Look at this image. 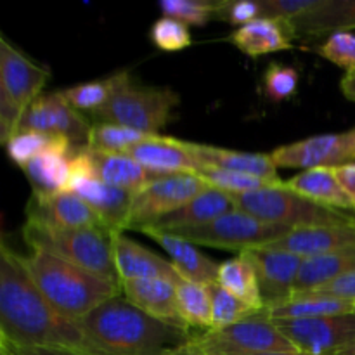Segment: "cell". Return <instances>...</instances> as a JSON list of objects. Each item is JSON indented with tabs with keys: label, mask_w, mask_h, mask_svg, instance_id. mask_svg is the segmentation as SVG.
<instances>
[{
	"label": "cell",
	"mask_w": 355,
	"mask_h": 355,
	"mask_svg": "<svg viewBox=\"0 0 355 355\" xmlns=\"http://www.w3.org/2000/svg\"><path fill=\"white\" fill-rule=\"evenodd\" d=\"M189 149L201 166H217V168L231 170V172L246 173V175L259 177L272 186L284 184V180H281V177L277 175V166L270 155L234 151V149L198 144V142H189Z\"/></svg>",
	"instance_id": "22"
},
{
	"label": "cell",
	"mask_w": 355,
	"mask_h": 355,
	"mask_svg": "<svg viewBox=\"0 0 355 355\" xmlns=\"http://www.w3.org/2000/svg\"><path fill=\"white\" fill-rule=\"evenodd\" d=\"M177 305L180 318L191 331L211 329V293L208 284L182 279L177 284Z\"/></svg>",
	"instance_id": "33"
},
{
	"label": "cell",
	"mask_w": 355,
	"mask_h": 355,
	"mask_svg": "<svg viewBox=\"0 0 355 355\" xmlns=\"http://www.w3.org/2000/svg\"><path fill=\"white\" fill-rule=\"evenodd\" d=\"M333 172H335L336 179L342 184L345 193L350 196V200L355 203V163H347V165L335 166Z\"/></svg>",
	"instance_id": "46"
},
{
	"label": "cell",
	"mask_w": 355,
	"mask_h": 355,
	"mask_svg": "<svg viewBox=\"0 0 355 355\" xmlns=\"http://www.w3.org/2000/svg\"><path fill=\"white\" fill-rule=\"evenodd\" d=\"M343 151H345L347 163H355V127L343 132Z\"/></svg>",
	"instance_id": "47"
},
{
	"label": "cell",
	"mask_w": 355,
	"mask_h": 355,
	"mask_svg": "<svg viewBox=\"0 0 355 355\" xmlns=\"http://www.w3.org/2000/svg\"><path fill=\"white\" fill-rule=\"evenodd\" d=\"M259 279L260 297L267 311L283 307L293 298L304 257L283 250L259 248L250 252Z\"/></svg>",
	"instance_id": "13"
},
{
	"label": "cell",
	"mask_w": 355,
	"mask_h": 355,
	"mask_svg": "<svg viewBox=\"0 0 355 355\" xmlns=\"http://www.w3.org/2000/svg\"><path fill=\"white\" fill-rule=\"evenodd\" d=\"M295 35L300 40H315L324 35L355 28V0H324L307 16L293 21Z\"/></svg>",
	"instance_id": "27"
},
{
	"label": "cell",
	"mask_w": 355,
	"mask_h": 355,
	"mask_svg": "<svg viewBox=\"0 0 355 355\" xmlns=\"http://www.w3.org/2000/svg\"><path fill=\"white\" fill-rule=\"evenodd\" d=\"M248 355H307V354H302V352H274V354H248Z\"/></svg>",
	"instance_id": "49"
},
{
	"label": "cell",
	"mask_w": 355,
	"mask_h": 355,
	"mask_svg": "<svg viewBox=\"0 0 355 355\" xmlns=\"http://www.w3.org/2000/svg\"><path fill=\"white\" fill-rule=\"evenodd\" d=\"M354 314H355V307H354Z\"/></svg>",
	"instance_id": "53"
},
{
	"label": "cell",
	"mask_w": 355,
	"mask_h": 355,
	"mask_svg": "<svg viewBox=\"0 0 355 355\" xmlns=\"http://www.w3.org/2000/svg\"><path fill=\"white\" fill-rule=\"evenodd\" d=\"M135 162L148 170L162 175L172 173H198L201 165L189 149V141L165 137V135H149L144 141L135 144L130 151Z\"/></svg>",
	"instance_id": "19"
},
{
	"label": "cell",
	"mask_w": 355,
	"mask_h": 355,
	"mask_svg": "<svg viewBox=\"0 0 355 355\" xmlns=\"http://www.w3.org/2000/svg\"><path fill=\"white\" fill-rule=\"evenodd\" d=\"M232 200L238 210L246 211L267 224L284 225L291 231L302 227L355 222V215L350 211L314 203L302 194L288 189L286 184L238 194V196H232Z\"/></svg>",
	"instance_id": "6"
},
{
	"label": "cell",
	"mask_w": 355,
	"mask_h": 355,
	"mask_svg": "<svg viewBox=\"0 0 355 355\" xmlns=\"http://www.w3.org/2000/svg\"><path fill=\"white\" fill-rule=\"evenodd\" d=\"M211 186L200 173L163 175L134 194L127 231H144L166 215L189 203Z\"/></svg>",
	"instance_id": "10"
},
{
	"label": "cell",
	"mask_w": 355,
	"mask_h": 355,
	"mask_svg": "<svg viewBox=\"0 0 355 355\" xmlns=\"http://www.w3.org/2000/svg\"><path fill=\"white\" fill-rule=\"evenodd\" d=\"M80 148L89 158L94 179L101 180L107 186L135 194L158 180L159 177H163L162 173L151 172L142 166L127 153H106L90 148V146H80Z\"/></svg>",
	"instance_id": "16"
},
{
	"label": "cell",
	"mask_w": 355,
	"mask_h": 355,
	"mask_svg": "<svg viewBox=\"0 0 355 355\" xmlns=\"http://www.w3.org/2000/svg\"><path fill=\"white\" fill-rule=\"evenodd\" d=\"M227 40L236 45V49H239L243 54L259 58L272 52L290 51L295 47L293 42L297 40V35L291 21L260 17L245 26L236 28Z\"/></svg>",
	"instance_id": "23"
},
{
	"label": "cell",
	"mask_w": 355,
	"mask_h": 355,
	"mask_svg": "<svg viewBox=\"0 0 355 355\" xmlns=\"http://www.w3.org/2000/svg\"><path fill=\"white\" fill-rule=\"evenodd\" d=\"M349 246H355V222L293 229L290 234L266 248L283 250L304 259H312Z\"/></svg>",
	"instance_id": "21"
},
{
	"label": "cell",
	"mask_w": 355,
	"mask_h": 355,
	"mask_svg": "<svg viewBox=\"0 0 355 355\" xmlns=\"http://www.w3.org/2000/svg\"><path fill=\"white\" fill-rule=\"evenodd\" d=\"M208 286H210L211 293V329L238 324V322L255 318L262 312L236 298L234 295L225 291L218 283H211Z\"/></svg>",
	"instance_id": "34"
},
{
	"label": "cell",
	"mask_w": 355,
	"mask_h": 355,
	"mask_svg": "<svg viewBox=\"0 0 355 355\" xmlns=\"http://www.w3.org/2000/svg\"><path fill=\"white\" fill-rule=\"evenodd\" d=\"M0 349H2V347H0ZM2 350H3V349H2ZM3 352H6V350H3ZM6 354H7V352H6ZM7 355H9V354H7Z\"/></svg>",
	"instance_id": "52"
},
{
	"label": "cell",
	"mask_w": 355,
	"mask_h": 355,
	"mask_svg": "<svg viewBox=\"0 0 355 355\" xmlns=\"http://www.w3.org/2000/svg\"><path fill=\"white\" fill-rule=\"evenodd\" d=\"M28 180L35 193H58L66 191L71 180V155L45 153L31 159L24 166Z\"/></svg>",
	"instance_id": "31"
},
{
	"label": "cell",
	"mask_w": 355,
	"mask_h": 355,
	"mask_svg": "<svg viewBox=\"0 0 355 355\" xmlns=\"http://www.w3.org/2000/svg\"><path fill=\"white\" fill-rule=\"evenodd\" d=\"M142 232L155 239L168 253L170 262L182 279L201 284L217 283L220 263L200 252L196 245L170 232L158 231V229H144Z\"/></svg>",
	"instance_id": "24"
},
{
	"label": "cell",
	"mask_w": 355,
	"mask_h": 355,
	"mask_svg": "<svg viewBox=\"0 0 355 355\" xmlns=\"http://www.w3.org/2000/svg\"><path fill=\"white\" fill-rule=\"evenodd\" d=\"M6 148L10 162L16 163L19 168H24L31 159L38 158V156L45 155V153L71 155L76 146H73L68 139L61 137V135H52L37 130H23L17 132L7 142Z\"/></svg>",
	"instance_id": "32"
},
{
	"label": "cell",
	"mask_w": 355,
	"mask_h": 355,
	"mask_svg": "<svg viewBox=\"0 0 355 355\" xmlns=\"http://www.w3.org/2000/svg\"><path fill=\"white\" fill-rule=\"evenodd\" d=\"M324 0H260L262 17L267 19L297 21L318 9Z\"/></svg>",
	"instance_id": "42"
},
{
	"label": "cell",
	"mask_w": 355,
	"mask_h": 355,
	"mask_svg": "<svg viewBox=\"0 0 355 355\" xmlns=\"http://www.w3.org/2000/svg\"><path fill=\"white\" fill-rule=\"evenodd\" d=\"M318 54L345 73L355 71V35L350 31L333 33L318 47Z\"/></svg>",
	"instance_id": "41"
},
{
	"label": "cell",
	"mask_w": 355,
	"mask_h": 355,
	"mask_svg": "<svg viewBox=\"0 0 355 355\" xmlns=\"http://www.w3.org/2000/svg\"><path fill=\"white\" fill-rule=\"evenodd\" d=\"M355 270V246L336 250L321 257L305 259L295 284L293 297L315 290L333 279L347 276Z\"/></svg>",
	"instance_id": "28"
},
{
	"label": "cell",
	"mask_w": 355,
	"mask_h": 355,
	"mask_svg": "<svg viewBox=\"0 0 355 355\" xmlns=\"http://www.w3.org/2000/svg\"><path fill=\"white\" fill-rule=\"evenodd\" d=\"M90 128L92 123L64 99L61 90H58V92L42 94L31 103L26 113L23 114L17 132H45V134L66 137L73 146H87Z\"/></svg>",
	"instance_id": "12"
},
{
	"label": "cell",
	"mask_w": 355,
	"mask_h": 355,
	"mask_svg": "<svg viewBox=\"0 0 355 355\" xmlns=\"http://www.w3.org/2000/svg\"><path fill=\"white\" fill-rule=\"evenodd\" d=\"M291 345L307 355H338L355 343V314L274 321Z\"/></svg>",
	"instance_id": "11"
},
{
	"label": "cell",
	"mask_w": 355,
	"mask_h": 355,
	"mask_svg": "<svg viewBox=\"0 0 355 355\" xmlns=\"http://www.w3.org/2000/svg\"><path fill=\"white\" fill-rule=\"evenodd\" d=\"M151 134L114 123H92L87 146L106 153H128Z\"/></svg>",
	"instance_id": "35"
},
{
	"label": "cell",
	"mask_w": 355,
	"mask_h": 355,
	"mask_svg": "<svg viewBox=\"0 0 355 355\" xmlns=\"http://www.w3.org/2000/svg\"><path fill=\"white\" fill-rule=\"evenodd\" d=\"M120 284L121 295L135 307L158 321L191 331L180 318L175 283L162 277H151V279H127L121 281Z\"/></svg>",
	"instance_id": "18"
},
{
	"label": "cell",
	"mask_w": 355,
	"mask_h": 355,
	"mask_svg": "<svg viewBox=\"0 0 355 355\" xmlns=\"http://www.w3.org/2000/svg\"><path fill=\"white\" fill-rule=\"evenodd\" d=\"M113 80L110 103L94 114L96 123H114L155 135L173 120V110L180 104L175 90L135 82L130 71L116 73Z\"/></svg>",
	"instance_id": "4"
},
{
	"label": "cell",
	"mask_w": 355,
	"mask_h": 355,
	"mask_svg": "<svg viewBox=\"0 0 355 355\" xmlns=\"http://www.w3.org/2000/svg\"><path fill=\"white\" fill-rule=\"evenodd\" d=\"M0 340L14 345L62 347L111 355L87 336L78 321L55 311L31 281L23 255L0 246Z\"/></svg>",
	"instance_id": "1"
},
{
	"label": "cell",
	"mask_w": 355,
	"mask_h": 355,
	"mask_svg": "<svg viewBox=\"0 0 355 355\" xmlns=\"http://www.w3.org/2000/svg\"><path fill=\"white\" fill-rule=\"evenodd\" d=\"M26 218L64 229H110L85 200L71 191L35 193L26 205ZM111 232V231H110Z\"/></svg>",
	"instance_id": "14"
},
{
	"label": "cell",
	"mask_w": 355,
	"mask_h": 355,
	"mask_svg": "<svg viewBox=\"0 0 355 355\" xmlns=\"http://www.w3.org/2000/svg\"><path fill=\"white\" fill-rule=\"evenodd\" d=\"M262 17L260 0H220L215 19L225 21L234 26H245Z\"/></svg>",
	"instance_id": "43"
},
{
	"label": "cell",
	"mask_w": 355,
	"mask_h": 355,
	"mask_svg": "<svg viewBox=\"0 0 355 355\" xmlns=\"http://www.w3.org/2000/svg\"><path fill=\"white\" fill-rule=\"evenodd\" d=\"M340 89H342L343 96L349 101H354L355 103V71L354 73H345L340 82Z\"/></svg>",
	"instance_id": "48"
},
{
	"label": "cell",
	"mask_w": 355,
	"mask_h": 355,
	"mask_svg": "<svg viewBox=\"0 0 355 355\" xmlns=\"http://www.w3.org/2000/svg\"><path fill=\"white\" fill-rule=\"evenodd\" d=\"M284 184L288 189L302 194L314 203L343 211L355 210V203L338 182L333 168L304 170L290 180H284Z\"/></svg>",
	"instance_id": "26"
},
{
	"label": "cell",
	"mask_w": 355,
	"mask_h": 355,
	"mask_svg": "<svg viewBox=\"0 0 355 355\" xmlns=\"http://www.w3.org/2000/svg\"><path fill=\"white\" fill-rule=\"evenodd\" d=\"M165 232L179 236L196 246L222 248L227 252H236L239 255V253L266 248V246L279 241L284 236L290 234L291 229L284 227V225L267 224V222L236 208L201 227L175 229V231Z\"/></svg>",
	"instance_id": "9"
},
{
	"label": "cell",
	"mask_w": 355,
	"mask_h": 355,
	"mask_svg": "<svg viewBox=\"0 0 355 355\" xmlns=\"http://www.w3.org/2000/svg\"><path fill=\"white\" fill-rule=\"evenodd\" d=\"M300 75L293 66L270 62L263 75V92L272 103H283L297 94Z\"/></svg>",
	"instance_id": "39"
},
{
	"label": "cell",
	"mask_w": 355,
	"mask_h": 355,
	"mask_svg": "<svg viewBox=\"0 0 355 355\" xmlns=\"http://www.w3.org/2000/svg\"><path fill=\"white\" fill-rule=\"evenodd\" d=\"M232 210H236V205L231 194L224 193V191L217 189V187H210V189L203 191L196 198H193L182 208L166 215L162 220L156 222L155 225L146 229L175 231V229L201 227V225L210 224V222L217 220L218 217Z\"/></svg>",
	"instance_id": "25"
},
{
	"label": "cell",
	"mask_w": 355,
	"mask_h": 355,
	"mask_svg": "<svg viewBox=\"0 0 355 355\" xmlns=\"http://www.w3.org/2000/svg\"><path fill=\"white\" fill-rule=\"evenodd\" d=\"M338 355H355V343H352V345L349 347V349H345L343 352H340Z\"/></svg>",
	"instance_id": "50"
},
{
	"label": "cell",
	"mask_w": 355,
	"mask_h": 355,
	"mask_svg": "<svg viewBox=\"0 0 355 355\" xmlns=\"http://www.w3.org/2000/svg\"><path fill=\"white\" fill-rule=\"evenodd\" d=\"M304 295H322V297H336L343 298V300L355 302V270L347 274V276L338 277V279L329 281V283L322 284V286L315 288V290L307 291Z\"/></svg>",
	"instance_id": "44"
},
{
	"label": "cell",
	"mask_w": 355,
	"mask_h": 355,
	"mask_svg": "<svg viewBox=\"0 0 355 355\" xmlns=\"http://www.w3.org/2000/svg\"><path fill=\"white\" fill-rule=\"evenodd\" d=\"M51 78V71L31 61L0 35V141L17 134L23 114Z\"/></svg>",
	"instance_id": "8"
},
{
	"label": "cell",
	"mask_w": 355,
	"mask_h": 355,
	"mask_svg": "<svg viewBox=\"0 0 355 355\" xmlns=\"http://www.w3.org/2000/svg\"><path fill=\"white\" fill-rule=\"evenodd\" d=\"M277 168H335L347 165L342 134H319L270 153Z\"/></svg>",
	"instance_id": "15"
},
{
	"label": "cell",
	"mask_w": 355,
	"mask_h": 355,
	"mask_svg": "<svg viewBox=\"0 0 355 355\" xmlns=\"http://www.w3.org/2000/svg\"><path fill=\"white\" fill-rule=\"evenodd\" d=\"M0 347L9 355H89L78 350L62 349V347H40V345H14L0 340Z\"/></svg>",
	"instance_id": "45"
},
{
	"label": "cell",
	"mask_w": 355,
	"mask_h": 355,
	"mask_svg": "<svg viewBox=\"0 0 355 355\" xmlns=\"http://www.w3.org/2000/svg\"><path fill=\"white\" fill-rule=\"evenodd\" d=\"M0 355H7V354H6V352H3V350H2V349H0Z\"/></svg>",
	"instance_id": "51"
},
{
	"label": "cell",
	"mask_w": 355,
	"mask_h": 355,
	"mask_svg": "<svg viewBox=\"0 0 355 355\" xmlns=\"http://www.w3.org/2000/svg\"><path fill=\"white\" fill-rule=\"evenodd\" d=\"M66 191H71L85 200L111 232L127 231L128 215L134 200L132 193L87 177H73Z\"/></svg>",
	"instance_id": "20"
},
{
	"label": "cell",
	"mask_w": 355,
	"mask_h": 355,
	"mask_svg": "<svg viewBox=\"0 0 355 355\" xmlns=\"http://www.w3.org/2000/svg\"><path fill=\"white\" fill-rule=\"evenodd\" d=\"M297 352L290 340L277 329L269 311L238 324L208 329L191 335L184 345L170 355H248Z\"/></svg>",
	"instance_id": "7"
},
{
	"label": "cell",
	"mask_w": 355,
	"mask_h": 355,
	"mask_svg": "<svg viewBox=\"0 0 355 355\" xmlns=\"http://www.w3.org/2000/svg\"><path fill=\"white\" fill-rule=\"evenodd\" d=\"M217 283L245 304L252 305L259 311H267L262 304V297H260L259 279H257V270L250 252L239 253L234 259L222 262L218 267Z\"/></svg>",
	"instance_id": "29"
},
{
	"label": "cell",
	"mask_w": 355,
	"mask_h": 355,
	"mask_svg": "<svg viewBox=\"0 0 355 355\" xmlns=\"http://www.w3.org/2000/svg\"><path fill=\"white\" fill-rule=\"evenodd\" d=\"M198 173H200L205 180H208L211 186L224 191V193L231 194V196H238V194L252 193V191L272 186V184L259 179V177L246 175V173L239 172H231V170L217 168V166H201V168L198 170Z\"/></svg>",
	"instance_id": "38"
},
{
	"label": "cell",
	"mask_w": 355,
	"mask_h": 355,
	"mask_svg": "<svg viewBox=\"0 0 355 355\" xmlns=\"http://www.w3.org/2000/svg\"><path fill=\"white\" fill-rule=\"evenodd\" d=\"M149 38L158 49L166 52L182 51L193 44L189 26L173 17H159L149 30Z\"/></svg>",
	"instance_id": "40"
},
{
	"label": "cell",
	"mask_w": 355,
	"mask_h": 355,
	"mask_svg": "<svg viewBox=\"0 0 355 355\" xmlns=\"http://www.w3.org/2000/svg\"><path fill=\"white\" fill-rule=\"evenodd\" d=\"M111 234L113 232L106 229H64L28 218L23 225V238L31 250L47 252L89 272L120 283Z\"/></svg>",
	"instance_id": "5"
},
{
	"label": "cell",
	"mask_w": 355,
	"mask_h": 355,
	"mask_svg": "<svg viewBox=\"0 0 355 355\" xmlns=\"http://www.w3.org/2000/svg\"><path fill=\"white\" fill-rule=\"evenodd\" d=\"M111 243H113L114 266L120 283L127 279H151V277H162L175 284L182 281L172 262L162 259L151 250L135 243L134 239L127 238L125 232H113Z\"/></svg>",
	"instance_id": "17"
},
{
	"label": "cell",
	"mask_w": 355,
	"mask_h": 355,
	"mask_svg": "<svg viewBox=\"0 0 355 355\" xmlns=\"http://www.w3.org/2000/svg\"><path fill=\"white\" fill-rule=\"evenodd\" d=\"M114 80L113 76L104 80H94V82L78 83L75 87L61 90L64 99L80 113H90L94 116L99 113L111 99L113 94Z\"/></svg>",
	"instance_id": "36"
},
{
	"label": "cell",
	"mask_w": 355,
	"mask_h": 355,
	"mask_svg": "<svg viewBox=\"0 0 355 355\" xmlns=\"http://www.w3.org/2000/svg\"><path fill=\"white\" fill-rule=\"evenodd\" d=\"M31 281L45 300L73 321H80L104 302L121 295L118 281L106 279L47 252L31 250L23 257Z\"/></svg>",
	"instance_id": "3"
},
{
	"label": "cell",
	"mask_w": 355,
	"mask_h": 355,
	"mask_svg": "<svg viewBox=\"0 0 355 355\" xmlns=\"http://www.w3.org/2000/svg\"><path fill=\"white\" fill-rule=\"evenodd\" d=\"M355 302L322 295H300L286 305L270 311L272 321H298V319L329 318V315L354 314Z\"/></svg>",
	"instance_id": "30"
},
{
	"label": "cell",
	"mask_w": 355,
	"mask_h": 355,
	"mask_svg": "<svg viewBox=\"0 0 355 355\" xmlns=\"http://www.w3.org/2000/svg\"><path fill=\"white\" fill-rule=\"evenodd\" d=\"M218 3L220 0H162L158 6L165 17H173L187 26H205L215 19Z\"/></svg>",
	"instance_id": "37"
},
{
	"label": "cell",
	"mask_w": 355,
	"mask_h": 355,
	"mask_svg": "<svg viewBox=\"0 0 355 355\" xmlns=\"http://www.w3.org/2000/svg\"><path fill=\"white\" fill-rule=\"evenodd\" d=\"M78 322L111 355H170L193 335L151 318L125 297L104 302Z\"/></svg>",
	"instance_id": "2"
}]
</instances>
